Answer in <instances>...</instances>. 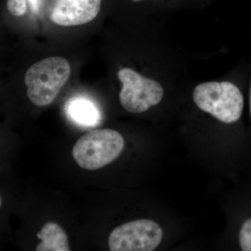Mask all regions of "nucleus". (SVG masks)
I'll return each mask as SVG.
<instances>
[{
  "mask_svg": "<svg viewBox=\"0 0 251 251\" xmlns=\"http://www.w3.org/2000/svg\"><path fill=\"white\" fill-rule=\"evenodd\" d=\"M125 148V140L115 130H94L80 137L72 150L74 160L80 168L96 171L112 163Z\"/></svg>",
  "mask_w": 251,
  "mask_h": 251,
  "instance_id": "3",
  "label": "nucleus"
},
{
  "mask_svg": "<svg viewBox=\"0 0 251 251\" xmlns=\"http://www.w3.org/2000/svg\"><path fill=\"white\" fill-rule=\"evenodd\" d=\"M122 83L120 92L122 106L130 113H142L161 101L164 90L156 80L140 75L133 69L125 68L119 71Z\"/></svg>",
  "mask_w": 251,
  "mask_h": 251,
  "instance_id": "4",
  "label": "nucleus"
},
{
  "mask_svg": "<svg viewBox=\"0 0 251 251\" xmlns=\"http://www.w3.org/2000/svg\"><path fill=\"white\" fill-rule=\"evenodd\" d=\"M163 239L159 225L148 219L136 220L118 226L109 236L111 251H152Z\"/></svg>",
  "mask_w": 251,
  "mask_h": 251,
  "instance_id": "5",
  "label": "nucleus"
},
{
  "mask_svg": "<svg viewBox=\"0 0 251 251\" xmlns=\"http://www.w3.org/2000/svg\"><path fill=\"white\" fill-rule=\"evenodd\" d=\"M69 112L75 121L82 125H92L98 121V110L87 100L80 99L72 102L69 106Z\"/></svg>",
  "mask_w": 251,
  "mask_h": 251,
  "instance_id": "8",
  "label": "nucleus"
},
{
  "mask_svg": "<svg viewBox=\"0 0 251 251\" xmlns=\"http://www.w3.org/2000/svg\"><path fill=\"white\" fill-rule=\"evenodd\" d=\"M132 1H143V0H132Z\"/></svg>",
  "mask_w": 251,
  "mask_h": 251,
  "instance_id": "11",
  "label": "nucleus"
},
{
  "mask_svg": "<svg viewBox=\"0 0 251 251\" xmlns=\"http://www.w3.org/2000/svg\"><path fill=\"white\" fill-rule=\"evenodd\" d=\"M6 7L13 16H23L27 11V0H8Z\"/></svg>",
  "mask_w": 251,
  "mask_h": 251,
  "instance_id": "10",
  "label": "nucleus"
},
{
  "mask_svg": "<svg viewBox=\"0 0 251 251\" xmlns=\"http://www.w3.org/2000/svg\"></svg>",
  "mask_w": 251,
  "mask_h": 251,
  "instance_id": "12",
  "label": "nucleus"
},
{
  "mask_svg": "<svg viewBox=\"0 0 251 251\" xmlns=\"http://www.w3.org/2000/svg\"><path fill=\"white\" fill-rule=\"evenodd\" d=\"M193 98L198 108L224 123H234L242 116V92L227 81L200 84L193 90Z\"/></svg>",
  "mask_w": 251,
  "mask_h": 251,
  "instance_id": "2",
  "label": "nucleus"
},
{
  "mask_svg": "<svg viewBox=\"0 0 251 251\" xmlns=\"http://www.w3.org/2000/svg\"><path fill=\"white\" fill-rule=\"evenodd\" d=\"M102 0H57L50 14L59 26L81 25L93 21L100 11Z\"/></svg>",
  "mask_w": 251,
  "mask_h": 251,
  "instance_id": "6",
  "label": "nucleus"
},
{
  "mask_svg": "<svg viewBox=\"0 0 251 251\" xmlns=\"http://www.w3.org/2000/svg\"><path fill=\"white\" fill-rule=\"evenodd\" d=\"M71 75V66L62 57H47L35 63L26 72L27 97L37 106L53 102Z\"/></svg>",
  "mask_w": 251,
  "mask_h": 251,
  "instance_id": "1",
  "label": "nucleus"
},
{
  "mask_svg": "<svg viewBox=\"0 0 251 251\" xmlns=\"http://www.w3.org/2000/svg\"><path fill=\"white\" fill-rule=\"evenodd\" d=\"M239 243L243 251H251V219L243 224L239 232Z\"/></svg>",
  "mask_w": 251,
  "mask_h": 251,
  "instance_id": "9",
  "label": "nucleus"
},
{
  "mask_svg": "<svg viewBox=\"0 0 251 251\" xmlns=\"http://www.w3.org/2000/svg\"><path fill=\"white\" fill-rule=\"evenodd\" d=\"M38 237L41 242L36 248L37 251H71L67 233L56 223H46L38 234Z\"/></svg>",
  "mask_w": 251,
  "mask_h": 251,
  "instance_id": "7",
  "label": "nucleus"
}]
</instances>
